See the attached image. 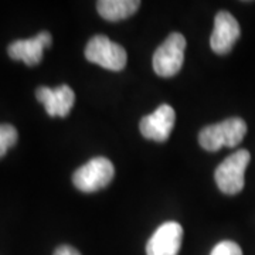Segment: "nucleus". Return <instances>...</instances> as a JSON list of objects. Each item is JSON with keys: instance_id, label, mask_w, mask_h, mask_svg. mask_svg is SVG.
Returning a JSON list of instances; mask_svg holds the SVG:
<instances>
[{"instance_id": "obj_8", "label": "nucleus", "mask_w": 255, "mask_h": 255, "mask_svg": "<svg viewBox=\"0 0 255 255\" xmlns=\"http://www.w3.org/2000/svg\"><path fill=\"white\" fill-rule=\"evenodd\" d=\"M174 121H176L174 110L170 105L163 104L157 107L153 114L142 118L139 124V129L146 139L155 142H166L173 130Z\"/></svg>"}, {"instance_id": "obj_7", "label": "nucleus", "mask_w": 255, "mask_h": 255, "mask_svg": "<svg viewBox=\"0 0 255 255\" xmlns=\"http://www.w3.org/2000/svg\"><path fill=\"white\" fill-rule=\"evenodd\" d=\"M183 241V227L176 221L163 223L146 244V255H177Z\"/></svg>"}, {"instance_id": "obj_9", "label": "nucleus", "mask_w": 255, "mask_h": 255, "mask_svg": "<svg viewBox=\"0 0 255 255\" xmlns=\"http://www.w3.org/2000/svg\"><path fill=\"white\" fill-rule=\"evenodd\" d=\"M53 43V37L48 31H41L33 38L27 40H16L7 48V54L11 60L23 61L30 67L40 64L43 60L44 50Z\"/></svg>"}, {"instance_id": "obj_5", "label": "nucleus", "mask_w": 255, "mask_h": 255, "mask_svg": "<svg viewBox=\"0 0 255 255\" xmlns=\"http://www.w3.org/2000/svg\"><path fill=\"white\" fill-rule=\"evenodd\" d=\"M186 50V38L180 33H172L157 47L153 54V70L159 77H173L182 70Z\"/></svg>"}, {"instance_id": "obj_6", "label": "nucleus", "mask_w": 255, "mask_h": 255, "mask_svg": "<svg viewBox=\"0 0 255 255\" xmlns=\"http://www.w3.org/2000/svg\"><path fill=\"white\" fill-rule=\"evenodd\" d=\"M241 36L240 24L228 11H219L214 17V28L210 37V46L216 54H228Z\"/></svg>"}, {"instance_id": "obj_4", "label": "nucleus", "mask_w": 255, "mask_h": 255, "mask_svg": "<svg viewBox=\"0 0 255 255\" xmlns=\"http://www.w3.org/2000/svg\"><path fill=\"white\" fill-rule=\"evenodd\" d=\"M85 58L110 71H122L128 61L127 50L107 36H94L85 47Z\"/></svg>"}, {"instance_id": "obj_3", "label": "nucleus", "mask_w": 255, "mask_h": 255, "mask_svg": "<svg viewBox=\"0 0 255 255\" xmlns=\"http://www.w3.org/2000/svg\"><path fill=\"white\" fill-rule=\"evenodd\" d=\"M115 176V167L107 157H94L73 174L74 186L84 193H94L107 187Z\"/></svg>"}, {"instance_id": "obj_12", "label": "nucleus", "mask_w": 255, "mask_h": 255, "mask_svg": "<svg viewBox=\"0 0 255 255\" xmlns=\"http://www.w3.org/2000/svg\"><path fill=\"white\" fill-rule=\"evenodd\" d=\"M17 130L16 128L11 127L9 124L0 125V157L7 153L10 147L16 145L17 142Z\"/></svg>"}, {"instance_id": "obj_10", "label": "nucleus", "mask_w": 255, "mask_h": 255, "mask_svg": "<svg viewBox=\"0 0 255 255\" xmlns=\"http://www.w3.org/2000/svg\"><path fill=\"white\" fill-rule=\"evenodd\" d=\"M36 98L44 105L50 117L65 118L73 110L75 94L68 85H58L57 88L40 87L37 88Z\"/></svg>"}, {"instance_id": "obj_1", "label": "nucleus", "mask_w": 255, "mask_h": 255, "mask_svg": "<svg viewBox=\"0 0 255 255\" xmlns=\"http://www.w3.org/2000/svg\"><path fill=\"white\" fill-rule=\"evenodd\" d=\"M247 133V124L241 118H230L203 128L199 133V143L207 152H217L221 147H236Z\"/></svg>"}, {"instance_id": "obj_2", "label": "nucleus", "mask_w": 255, "mask_h": 255, "mask_svg": "<svg viewBox=\"0 0 255 255\" xmlns=\"http://www.w3.org/2000/svg\"><path fill=\"white\" fill-rule=\"evenodd\" d=\"M251 155L246 149H241L230 155L216 169L214 179L219 189L226 194H237L244 189L246 184V169L250 164Z\"/></svg>"}, {"instance_id": "obj_11", "label": "nucleus", "mask_w": 255, "mask_h": 255, "mask_svg": "<svg viewBox=\"0 0 255 255\" xmlns=\"http://www.w3.org/2000/svg\"><path fill=\"white\" fill-rule=\"evenodd\" d=\"M140 6L139 0H100L97 9L101 17L108 21H119L135 14Z\"/></svg>"}, {"instance_id": "obj_13", "label": "nucleus", "mask_w": 255, "mask_h": 255, "mask_svg": "<svg viewBox=\"0 0 255 255\" xmlns=\"http://www.w3.org/2000/svg\"><path fill=\"white\" fill-rule=\"evenodd\" d=\"M210 255H243V250L234 241H221L213 248Z\"/></svg>"}, {"instance_id": "obj_14", "label": "nucleus", "mask_w": 255, "mask_h": 255, "mask_svg": "<svg viewBox=\"0 0 255 255\" xmlns=\"http://www.w3.org/2000/svg\"><path fill=\"white\" fill-rule=\"evenodd\" d=\"M54 255H81L78 250L71 246H60L54 251Z\"/></svg>"}]
</instances>
